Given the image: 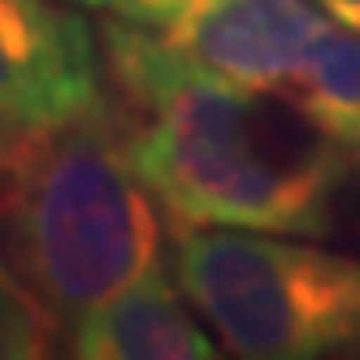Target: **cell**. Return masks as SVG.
Here are the masks:
<instances>
[{
	"label": "cell",
	"mask_w": 360,
	"mask_h": 360,
	"mask_svg": "<svg viewBox=\"0 0 360 360\" xmlns=\"http://www.w3.org/2000/svg\"><path fill=\"white\" fill-rule=\"evenodd\" d=\"M126 152L178 226L330 235L347 152L287 100L187 74L126 113Z\"/></svg>",
	"instance_id": "6da1fadb"
},
{
	"label": "cell",
	"mask_w": 360,
	"mask_h": 360,
	"mask_svg": "<svg viewBox=\"0 0 360 360\" xmlns=\"http://www.w3.org/2000/svg\"><path fill=\"white\" fill-rule=\"evenodd\" d=\"M161 221L126 152V113L96 109L44 131L0 187V261L61 330L157 261Z\"/></svg>",
	"instance_id": "7a4b0ae2"
},
{
	"label": "cell",
	"mask_w": 360,
	"mask_h": 360,
	"mask_svg": "<svg viewBox=\"0 0 360 360\" xmlns=\"http://www.w3.org/2000/svg\"><path fill=\"white\" fill-rule=\"evenodd\" d=\"M174 278L243 360L360 356V261L265 230L178 226Z\"/></svg>",
	"instance_id": "3957f363"
},
{
	"label": "cell",
	"mask_w": 360,
	"mask_h": 360,
	"mask_svg": "<svg viewBox=\"0 0 360 360\" xmlns=\"http://www.w3.org/2000/svg\"><path fill=\"white\" fill-rule=\"evenodd\" d=\"M105 100L87 18L57 0H0V113L44 135Z\"/></svg>",
	"instance_id": "277c9868"
},
{
	"label": "cell",
	"mask_w": 360,
	"mask_h": 360,
	"mask_svg": "<svg viewBox=\"0 0 360 360\" xmlns=\"http://www.w3.org/2000/svg\"><path fill=\"white\" fill-rule=\"evenodd\" d=\"M330 18L308 0H187L165 31L204 74L248 91H278Z\"/></svg>",
	"instance_id": "5b68a950"
},
{
	"label": "cell",
	"mask_w": 360,
	"mask_h": 360,
	"mask_svg": "<svg viewBox=\"0 0 360 360\" xmlns=\"http://www.w3.org/2000/svg\"><path fill=\"white\" fill-rule=\"evenodd\" d=\"M61 334L79 360H204L221 352L161 261L79 313Z\"/></svg>",
	"instance_id": "8992f818"
},
{
	"label": "cell",
	"mask_w": 360,
	"mask_h": 360,
	"mask_svg": "<svg viewBox=\"0 0 360 360\" xmlns=\"http://www.w3.org/2000/svg\"><path fill=\"white\" fill-rule=\"evenodd\" d=\"M326 135L334 148H343L360 161V35L330 22L308 48V57L291 70V79L269 91Z\"/></svg>",
	"instance_id": "52a82bcc"
},
{
	"label": "cell",
	"mask_w": 360,
	"mask_h": 360,
	"mask_svg": "<svg viewBox=\"0 0 360 360\" xmlns=\"http://www.w3.org/2000/svg\"><path fill=\"white\" fill-rule=\"evenodd\" d=\"M57 321L48 317V308L22 287L0 261V360H35L53 352Z\"/></svg>",
	"instance_id": "ba28073f"
},
{
	"label": "cell",
	"mask_w": 360,
	"mask_h": 360,
	"mask_svg": "<svg viewBox=\"0 0 360 360\" xmlns=\"http://www.w3.org/2000/svg\"><path fill=\"white\" fill-rule=\"evenodd\" d=\"M74 9H91L100 18H117L131 27H148V31H169L183 18L187 0H65Z\"/></svg>",
	"instance_id": "9c48e42d"
},
{
	"label": "cell",
	"mask_w": 360,
	"mask_h": 360,
	"mask_svg": "<svg viewBox=\"0 0 360 360\" xmlns=\"http://www.w3.org/2000/svg\"><path fill=\"white\" fill-rule=\"evenodd\" d=\"M35 143H39L35 131H27V126H18L13 117L0 113V187H5L9 178L27 165V157L35 152Z\"/></svg>",
	"instance_id": "30bf717a"
},
{
	"label": "cell",
	"mask_w": 360,
	"mask_h": 360,
	"mask_svg": "<svg viewBox=\"0 0 360 360\" xmlns=\"http://www.w3.org/2000/svg\"><path fill=\"white\" fill-rule=\"evenodd\" d=\"M313 5H317L326 18H334L339 27H347V31L360 35V0H313Z\"/></svg>",
	"instance_id": "8fae6325"
}]
</instances>
